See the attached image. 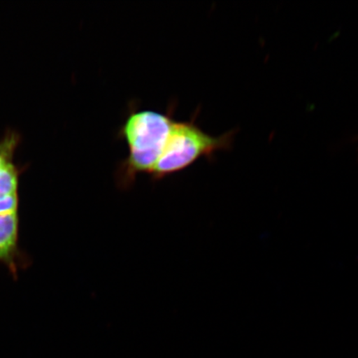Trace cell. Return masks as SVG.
Listing matches in <instances>:
<instances>
[{"mask_svg":"<svg viewBox=\"0 0 358 358\" xmlns=\"http://www.w3.org/2000/svg\"><path fill=\"white\" fill-rule=\"evenodd\" d=\"M177 101L169 103L166 112L138 110L136 101L129 104L124 122L116 138L128 148L127 158L115 169L114 178L120 190L131 189L138 176L150 174L166 144L176 119Z\"/></svg>","mask_w":358,"mask_h":358,"instance_id":"1","label":"cell"},{"mask_svg":"<svg viewBox=\"0 0 358 358\" xmlns=\"http://www.w3.org/2000/svg\"><path fill=\"white\" fill-rule=\"evenodd\" d=\"M199 113L200 107L189 120L173 122L162 154L149 174L152 182L180 173L201 158L211 161L217 152L231 150L236 131L210 136L196 124Z\"/></svg>","mask_w":358,"mask_h":358,"instance_id":"2","label":"cell"},{"mask_svg":"<svg viewBox=\"0 0 358 358\" xmlns=\"http://www.w3.org/2000/svg\"><path fill=\"white\" fill-rule=\"evenodd\" d=\"M20 212L0 214V263L15 280L17 273L29 265V259L19 244Z\"/></svg>","mask_w":358,"mask_h":358,"instance_id":"3","label":"cell"},{"mask_svg":"<svg viewBox=\"0 0 358 358\" xmlns=\"http://www.w3.org/2000/svg\"><path fill=\"white\" fill-rule=\"evenodd\" d=\"M21 169L15 163H8L0 168V198L19 194Z\"/></svg>","mask_w":358,"mask_h":358,"instance_id":"4","label":"cell"},{"mask_svg":"<svg viewBox=\"0 0 358 358\" xmlns=\"http://www.w3.org/2000/svg\"><path fill=\"white\" fill-rule=\"evenodd\" d=\"M20 141V134L13 131H8L0 138V168L13 162Z\"/></svg>","mask_w":358,"mask_h":358,"instance_id":"5","label":"cell"}]
</instances>
